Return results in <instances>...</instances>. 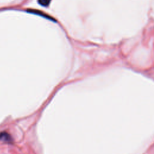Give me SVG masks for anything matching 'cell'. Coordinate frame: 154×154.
Returning <instances> with one entry per match:
<instances>
[{
    "instance_id": "cell-3",
    "label": "cell",
    "mask_w": 154,
    "mask_h": 154,
    "mask_svg": "<svg viewBox=\"0 0 154 154\" xmlns=\"http://www.w3.org/2000/svg\"><path fill=\"white\" fill-rule=\"evenodd\" d=\"M38 3L42 7H47L49 5L51 0H37Z\"/></svg>"
},
{
    "instance_id": "cell-2",
    "label": "cell",
    "mask_w": 154,
    "mask_h": 154,
    "mask_svg": "<svg viewBox=\"0 0 154 154\" xmlns=\"http://www.w3.org/2000/svg\"><path fill=\"white\" fill-rule=\"evenodd\" d=\"M28 12L29 13H33V14H37V15H40V16H42V17H45V18H46L48 19H49V20H52L53 21H55V19H53L52 17H51V16H49V15L46 14H45L44 13H43V11H39V10H33V9H28Z\"/></svg>"
},
{
    "instance_id": "cell-1",
    "label": "cell",
    "mask_w": 154,
    "mask_h": 154,
    "mask_svg": "<svg viewBox=\"0 0 154 154\" xmlns=\"http://www.w3.org/2000/svg\"><path fill=\"white\" fill-rule=\"evenodd\" d=\"M0 141L11 144L13 143V139L10 134L5 131H4L0 133Z\"/></svg>"
}]
</instances>
